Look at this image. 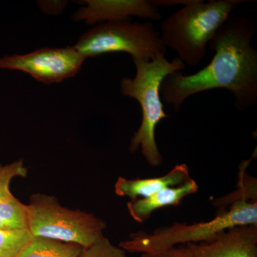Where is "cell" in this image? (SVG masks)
Instances as JSON below:
<instances>
[{
    "label": "cell",
    "instance_id": "cell-11",
    "mask_svg": "<svg viewBox=\"0 0 257 257\" xmlns=\"http://www.w3.org/2000/svg\"><path fill=\"white\" fill-rule=\"evenodd\" d=\"M199 187L194 179H189L182 185L167 187L146 198L131 199L128 202V212L138 222L146 221L152 213L160 208L179 204L184 197L194 194Z\"/></svg>",
    "mask_w": 257,
    "mask_h": 257
},
{
    "label": "cell",
    "instance_id": "cell-8",
    "mask_svg": "<svg viewBox=\"0 0 257 257\" xmlns=\"http://www.w3.org/2000/svg\"><path fill=\"white\" fill-rule=\"evenodd\" d=\"M73 15L74 21L87 25L102 22L127 21L131 16L160 20L162 15L153 2L148 0H87Z\"/></svg>",
    "mask_w": 257,
    "mask_h": 257
},
{
    "label": "cell",
    "instance_id": "cell-17",
    "mask_svg": "<svg viewBox=\"0 0 257 257\" xmlns=\"http://www.w3.org/2000/svg\"><path fill=\"white\" fill-rule=\"evenodd\" d=\"M142 257H196L187 245L172 247L155 252L143 253Z\"/></svg>",
    "mask_w": 257,
    "mask_h": 257
},
{
    "label": "cell",
    "instance_id": "cell-18",
    "mask_svg": "<svg viewBox=\"0 0 257 257\" xmlns=\"http://www.w3.org/2000/svg\"><path fill=\"white\" fill-rule=\"evenodd\" d=\"M39 3H40L39 5L41 10L50 14H58L64 9L65 5H67V2L60 1H42Z\"/></svg>",
    "mask_w": 257,
    "mask_h": 257
},
{
    "label": "cell",
    "instance_id": "cell-2",
    "mask_svg": "<svg viewBox=\"0 0 257 257\" xmlns=\"http://www.w3.org/2000/svg\"><path fill=\"white\" fill-rule=\"evenodd\" d=\"M239 189L230 207L210 221L187 224L175 223L159 228L148 234L138 232L119 243L125 251L150 253L175 247L178 243L207 242L221 231L240 225H257L256 185L254 181L245 179L240 172Z\"/></svg>",
    "mask_w": 257,
    "mask_h": 257
},
{
    "label": "cell",
    "instance_id": "cell-4",
    "mask_svg": "<svg viewBox=\"0 0 257 257\" xmlns=\"http://www.w3.org/2000/svg\"><path fill=\"white\" fill-rule=\"evenodd\" d=\"M243 2L191 0L161 24L162 41L177 52L185 65L196 67L205 57L208 43L216 32L227 21L235 7Z\"/></svg>",
    "mask_w": 257,
    "mask_h": 257
},
{
    "label": "cell",
    "instance_id": "cell-6",
    "mask_svg": "<svg viewBox=\"0 0 257 257\" xmlns=\"http://www.w3.org/2000/svg\"><path fill=\"white\" fill-rule=\"evenodd\" d=\"M87 57L111 52H126L133 60H152L165 56L167 47L150 22H106L96 25L79 37L73 46Z\"/></svg>",
    "mask_w": 257,
    "mask_h": 257
},
{
    "label": "cell",
    "instance_id": "cell-15",
    "mask_svg": "<svg viewBox=\"0 0 257 257\" xmlns=\"http://www.w3.org/2000/svg\"><path fill=\"white\" fill-rule=\"evenodd\" d=\"M28 175V168L23 160L15 161L8 165L0 163V202L13 197L10 189V184L16 177H25Z\"/></svg>",
    "mask_w": 257,
    "mask_h": 257
},
{
    "label": "cell",
    "instance_id": "cell-5",
    "mask_svg": "<svg viewBox=\"0 0 257 257\" xmlns=\"http://www.w3.org/2000/svg\"><path fill=\"white\" fill-rule=\"evenodd\" d=\"M27 205L32 236L76 243L83 248L104 236V221L92 213L62 207L52 196L34 194Z\"/></svg>",
    "mask_w": 257,
    "mask_h": 257
},
{
    "label": "cell",
    "instance_id": "cell-9",
    "mask_svg": "<svg viewBox=\"0 0 257 257\" xmlns=\"http://www.w3.org/2000/svg\"><path fill=\"white\" fill-rule=\"evenodd\" d=\"M185 245L196 257H257V225L234 226L210 241Z\"/></svg>",
    "mask_w": 257,
    "mask_h": 257
},
{
    "label": "cell",
    "instance_id": "cell-16",
    "mask_svg": "<svg viewBox=\"0 0 257 257\" xmlns=\"http://www.w3.org/2000/svg\"><path fill=\"white\" fill-rule=\"evenodd\" d=\"M79 257H127L124 249L116 246L107 238L101 237L88 247L83 248Z\"/></svg>",
    "mask_w": 257,
    "mask_h": 257
},
{
    "label": "cell",
    "instance_id": "cell-12",
    "mask_svg": "<svg viewBox=\"0 0 257 257\" xmlns=\"http://www.w3.org/2000/svg\"><path fill=\"white\" fill-rule=\"evenodd\" d=\"M82 249L76 243L32 236L15 257H79Z\"/></svg>",
    "mask_w": 257,
    "mask_h": 257
},
{
    "label": "cell",
    "instance_id": "cell-10",
    "mask_svg": "<svg viewBox=\"0 0 257 257\" xmlns=\"http://www.w3.org/2000/svg\"><path fill=\"white\" fill-rule=\"evenodd\" d=\"M186 164L176 165L165 175L155 178L128 179L119 177L115 184V193L131 199L150 197L167 187L182 185L191 179Z\"/></svg>",
    "mask_w": 257,
    "mask_h": 257
},
{
    "label": "cell",
    "instance_id": "cell-13",
    "mask_svg": "<svg viewBox=\"0 0 257 257\" xmlns=\"http://www.w3.org/2000/svg\"><path fill=\"white\" fill-rule=\"evenodd\" d=\"M28 229V205L13 196L0 202V230L8 231Z\"/></svg>",
    "mask_w": 257,
    "mask_h": 257
},
{
    "label": "cell",
    "instance_id": "cell-3",
    "mask_svg": "<svg viewBox=\"0 0 257 257\" xmlns=\"http://www.w3.org/2000/svg\"><path fill=\"white\" fill-rule=\"evenodd\" d=\"M133 62L137 69L135 78L124 77L120 84L122 95L136 99L143 113L141 124L132 138L130 150L135 152L141 149L147 163L157 167L163 159L157 147L155 130L159 123L168 116L160 96L161 84L166 76L182 72L186 65L178 57L170 62L163 55L155 60Z\"/></svg>",
    "mask_w": 257,
    "mask_h": 257
},
{
    "label": "cell",
    "instance_id": "cell-7",
    "mask_svg": "<svg viewBox=\"0 0 257 257\" xmlns=\"http://www.w3.org/2000/svg\"><path fill=\"white\" fill-rule=\"evenodd\" d=\"M86 60L74 47L42 48L26 55L0 58V69L21 71L45 84L74 77Z\"/></svg>",
    "mask_w": 257,
    "mask_h": 257
},
{
    "label": "cell",
    "instance_id": "cell-1",
    "mask_svg": "<svg viewBox=\"0 0 257 257\" xmlns=\"http://www.w3.org/2000/svg\"><path fill=\"white\" fill-rule=\"evenodd\" d=\"M256 31L252 20L245 16H230L211 40L214 52L210 63L197 73L184 75L175 72L166 76L160 96L178 111L184 101L197 93L225 89L234 96L239 111L257 102V52L251 41Z\"/></svg>",
    "mask_w": 257,
    "mask_h": 257
},
{
    "label": "cell",
    "instance_id": "cell-14",
    "mask_svg": "<svg viewBox=\"0 0 257 257\" xmlns=\"http://www.w3.org/2000/svg\"><path fill=\"white\" fill-rule=\"evenodd\" d=\"M32 238L28 229L15 231L0 230V257H15Z\"/></svg>",
    "mask_w": 257,
    "mask_h": 257
}]
</instances>
